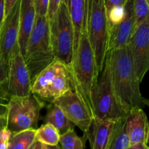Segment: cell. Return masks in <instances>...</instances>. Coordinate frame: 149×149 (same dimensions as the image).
<instances>
[{"label":"cell","mask_w":149,"mask_h":149,"mask_svg":"<svg viewBox=\"0 0 149 149\" xmlns=\"http://www.w3.org/2000/svg\"><path fill=\"white\" fill-rule=\"evenodd\" d=\"M106 60L116 94L124 109L129 112L148 104L142 96L128 46L109 51Z\"/></svg>","instance_id":"1"},{"label":"cell","mask_w":149,"mask_h":149,"mask_svg":"<svg viewBox=\"0 0 149 149\" xmlns=\"http://www.w3.org/2000/svg\"><path fill=\"white\" fill-rule=\"evenodd\" d=\"M68 70L71 73L73 90L78 94L93 116V95L99 73L94 53L87 37L86 23Z\"/></svg>","instance_id":"2"},{"label":"cell","mask_w":149,"mask_h":149,"mask_svg":"<svg viewBox=\"0 0 149 149\" xmlns=\"http://www.w3.org/2000/svg\"><path fill=\"white\" fill-rule=\"evenodd\" d=\"M23 58L31 82L39 72L56 59L51 44L49 23L47 16L36 15Z\"/></svg>","instance_id":"3"},{"label":"cell","mask_w":149,"mask_h":149,"mask_svg":"<svg viewBox=\"0 0 149 149\" xmlns=\"http://www.w3.org/2000/svg\"><path fill=\"white\" fill-rule=\"evenodd\" d=\"M86 27L100 73L108 52L109 41V24L103 0H87Z\"/></svg>","instance_id":"4"},{"label":"cell","mask_w":149,"mask_h":149,"mask_svg":"<svg viewBox=\"0 0 149 149\" xmlns=\"http://www.w3.org/2000/svg\"><path fill=\"white\" fill-rule=\"evenodd\" d=\"M71 89L73 86L69 70L57 59L39 72L31 82V93L50 103Z\"/></svg>","instance_id":"5"},{"label":"cell","mask_w":149,"mask_h":149,"mask_svg":"<svg viewBox=\"0 0 149 149\" xmlns=\"http://www.w3.org/2000/svg\"><path fill=\"white\" fill-rule=\"evenodd\" d=\"M93 119L120 120L128 112L123 108L116 94L105 59L103 70L98 74L93 99Z\"/></svg>","instance_id":"6"},{"label":"cell","mask_w":149,"mask_h":149,"mask_svg":"<svg viewBox=\"0 0 149 149\" xmlns=\"http://www.w3.org/2000/svg\"><path fill=\"white\" fill-rule=\"evenodd\" d=\"M49 23L51 44L55 58L69 69L74 54V28L68 7L63 1Z\"/></svg>","instance_id":"7"},{"label":"cell","mask_w":149,"mask_h":149,"mask_svg":"<svg viewBox=\"0 0 149 149\" xmlns=\"http://www.w3.org/2000/svg\"><path fill=\"white\" fill-rule=\"evenodd\" d=\"M43 107V102L33 93L24 96H10L6 128L13 134L31 129H36Z\"/></svg>","instance_id":"8"},{"label":"cell","mask_w":149,"mask_h":149,"mask_svg":"<svg viewBox=\"0 0 149 149\" xmlns=\"http://www.w3.org/2000/svg\"><path fill=\"white\" fill-rule=\"evenodd\" d=\"M140 83L149 69V18L137 25L127 45Z\"/></svg>","instance_id":"9"},{"label":"cell","mask_w":149,"mask_h":149,"mask_svg":"<svg viewBox=\"0 0 149 149\" xmlns=\"http://www.w3.org/2000/svg\"><path fill=\"white\" fill-rule=\"evenodd\" d=\"M7 92L10 96H24L31 93V80L23 54L17 46L10 56Z\"/></svg>","instance_id":"10"},{"label":"cell","mask_w":149,"mask_h":149,"mask_svg":"<svg viewBox=\"0 0 149 149\" xmlns=\"http://www.w3.org/2000/svg\"><path fill=\"white\" fill-rule=\"evenodd\" d=\"M51 103L58 106L84 134L88 132L93 118L88 108L73 89L54 99Z\"/></svg>","instance_id":"11"},{"label":"cell","mask_w":149,"mask_h":149,"mask_svg":"<svg viewBox=\"0 0 149 149\" xmlns=\"http://www.w3.org/2000/svg\"><path fill=\"white\" fill-rule=\"evenodd\" d=\"M20 1L18 0L5 16L0 29V56L8 66L13 50L18 45Z\"/></svg>","instance_id":"12"},{"label":"cell","mask_w":149,"mask_h":149,"mask_svg":"<svg viewBox=\"0 0 149 149\" xmlns=\"http://www.w3.org/2000/svg\"><path fill=\"white\" fill-rule=\"evenodd\" d=\"M124 9L125 13L122 20L109 27L108 52L127 46L136 27L133 11V0H127Z\"/></svg>","instance_id":"13"},{"label":"cell","mask_w":149,"mask_h":149,"mask_svg":"<svg viewBox=\"0 0 149 149\" xmlns=\"http://www.w3.org/2000/svg\"><path fill=\"white\" fill-rule=\"evenodd\" d=\"M122 119L98 120L94 118L88 132L83 137V140L90 141L91 149H109Z\"/></svg>","instance_id":"14"},{"label":"cell","mask_w":149,"mask_h":149,"mask_svg":"<svg viewBox=\"0 0 149 149\" xmlns=\"http://www.w3.org/2000/svg\"><path fill=\"white\" fill-rule=\"evenodd\" d=\"M126 129L130 145L136 143L148 144L149 125L146 114L142 108L131 110L125 118Z\"/></svg>","instance_id":"15"},{"label":"cell","mask_w":149,"mask_h":149,"mask_svg":"<svg viewBox=\"0 0 149 149\" xmlns=\"http://www.w3.org/2000/svg\"><path fill=\"white\" fill-rule=\"evenodd\" d=\"M35 19L36 10L33 0H21L19 17L18 45L23 56L28 39L34 26Z\"/></svg>","instance_id":"16"},{"label":"cell","mask_w":149,"mask_h":149,"mask_svg":"<svg viewBox=\"0 0 149 149\" xmlns=\"http://www.w3.org/2000/svg\"><path fill=\"white\" fill-rule=\"evenodd\" d=\"M67 5L74 28V53L78 48L87 18V0H62ZM74 55V54H73Z\"/></svg>","instance_id":"17"},{"label":"cell","mask_w":149,"mask_h":149,"mask_svg":"<svg viewBox=\"0 0 149 149\" xmlns=\"http://www.w3.org/2000/svg\"><path fill=\"white\" fill-rule=\"evenodd\" d=\"M45 122L53 126L58 131L60 135L74 129V125L65 115L62 110L53 103L48 106L45 116Z\"/></svg>","instance_id":"18"},{"label":"cell","mask_w":149,"mask_h":149,"mask_svg":"<svg viewBox=\"0 0 149 149\" xmlns=\"http://www.w3.org/2000/svg\"><path fill=\"white\" fill-rule=\"evenodd\" d=\"M36 141V129L24 130L12 134L6 149H29Z\"/></svg>","instance_id":"19"},{"label":"cell","mask_w":149,"mask_h":149,"mask_svg":"<svg viewBox=\"0 0 149 149\" xmlns=\"http://www.w3.org/2000/svg\"><path fill=\"white\" fill-rule=\"evenodd\" d=\"M59 132L51 124L45 123L36 129V140L43 145H56L60 140Z\"/></svg>","instance_id":"20"},{"label":"cell","mask_w":149,"mask_h":149,"mask_svg":"<svg viewBox=\"0 0 149 149\" xmlns=\"http://www.w3.org/2000/svg\"><path fill=\"white\" fill-rule=\"evenodd\" d=\"M84 143L83 139L77 135L74 129L61 134L59 140L62 149H84Z\"/></svg>","instance_id":"21"},{"label":"cell","mask_w":149,"mask_h":149,"mask_svg":"<svg viewBox=\"0 0 149 149\" xmlns=\"http://www.w3.org/2000/svg\"><path fill=\"white\" fill-rule=\"evenodd\" d=\"M125 118L121 121L120 125L109 149H127L130 145L129 137L127 132L125 124Z\"/></svg>","instance_id":"22"},{"label":"cell","mask_w":149,"mask_h":149,"mask_svg":"<svg viewBox=\"0 0 149 149\" xmlns=\"http://www.w3.org/2000/svg\"><path fill=\"white\" fill-rule=\"evenodd\" d=\"M133 11L135 25L137 26L146 18H148V1L147 0H133Z\"/></svg>","instance_id":"23"},{"label":"cell","mask_w":149,"mask_h":149,"mask_svg":"<svg viewBox=\"0 0 149 149\" xmlns=\"http://www.w3.org/2000/svg\"><path fill=\"white\" fill-rule=\"evenodd\" d=\"M10 96L7 92L0 89V131L7 127V116L8 102Z\"/></svg>","instance_id":"24"},{"label":"cell","mask_w":149,"mask_h":149,"mask_svg":"<svg viewBox=\"0 0 149 149\" xmlns=\"http://www.w3.org/2000/svg\"><path fill=\"white\" fill-rule=\"evenodd\" d=\"M36 15L47 16L49 0H34Z\"/></svg>","instance_id":"25"},{"label":"cell","mask_w":149,"mask_h":149,"mask_svg":"<svg viewBox=\"0 0 149 149\" xmlns=\"http://www.w3.org/2000/svg\"><path fill=\"white\" fill-rule=\"evenodd\" d=\"M7 73L8 66L6 65L0 56V89H2L7 91Z\"/></svg>","instance_id":"26"},{"label":"cell","mask_w":149,"mask_h":149,"mask_svg":"<svg viewBox=\"0 0 149 149\" xmlns=\"http://www.w3.org/2000/svg\"><path fill=\"white\" fill-rule=\"evenodd\" d=\"M61 1L62 0H49L47 14V17L49 22L52 20V18L55 17V14L57 13L60 5H61Z\"/></svg>","instance_id":"27"},{"label":"cell","mask_w":149,"mask_h":149,"mask_svg":"<svg viewBox=\"0 0 149 149\" xmlns=\"http://www.w3.org/2000/svg\"><path fill=\"white\" fill-rule=\"evenodd\" d=\"M127 0H103L106 13L116 7H124Z\"/></svg>","instance_id":"28"},{"label":"cell","mask_w":149,"mask_h":149,"mask_svg":"<svg viewBox=\"0 0 149 149\" xmlns=\"http://www.w3.org/2000/svg\"><path fill=\"white\" fill-rule=\"evenodd\" d=\"M5 18V0H0V29Z\"/></svg>","instance_id":"29"},{"label":"cell","mask_w":149,"mask_h":149,"mask_svg":"<svg viewBox=\"0 0 149 149\" xmlns=\"http://www.w3.org/2000/svg\"><path fill=\"white\" fill-rule=\"evenodd\" d=\"M17 1L18 0H5V16L8 14Z\"/></svg>","instance_id":"30"},{"label":"cell","mask_w":149,"mask_h":149,"mask_svg":"<svg viewBox=\"0 0 149 149\" xmlns=\"http://www.w3.org/2000/svg\"><path fill=\"white\" fill-rule=\"evenodd\" d=\"M127 149H148V145L146 143H136V144L130 145Z\"/></svg>","instance_id":"31"},{"label":"cell","mask_w":149,"mask_h":149,"mask_svg":"<svg viewBox=\"0 0 149 149\" xmlns=\"http://www.w3.org/2000/svg\"><path fill=\"white\" fill-rule=\"evenodd\" d=\"M43 149H62V148H61V146H59L58 145H43Z\"/></svg>","instance_id":"32"},{"label":"cell","mask_w":149,"mask_h":149,"mask_svg":"<svg viewBox=\"0 0 149 149\" xmlns=\"http://www.w3.org/2000/svg\"><path fill=\"white\" fill-rule=\"evenodd\" d=\"M33 149H43V145L36 140L34 143V148Z\"/></svg>","instance_id":"33"},{"label":"cell","mask_w":149,"mask_h":149,"mask_svg":"<svg viewBox=\"0 0 149 149\" xmlns=\"http://www.w3.org/2000/svg\"><path fill=\"white\" fill-rule=\"evenodd\" d=\"M33 148H34V143H33V144L31 146V148L29 149H33Z\"/></svg>","instance_id":"34"},{"label":"cell","mask_w":149,"mask_h":149,"mask_svg":"<svg viewBox=\"0 0 149 149\" xmlns=\"http://www.w3.org/2000/svg\"><path fill=\"white\" fill-rule=\"evenodd\" d=\"M147 1H148V2H149V0H147Z\"/></svg>","instance_id":"35"},{"label":"cell","mask_w":149,"mask_h":149,"mask_svg":"<svg viewBox=\"0 0 149 149\" xmlns=\"http://www.w3.org/2000/svg\"><path fill=\"white\" fill-rule=\"evenodd\" d=\"M33 1H34V0H33Z\"/></svg>","instance_id":"36"}]
</instances>
